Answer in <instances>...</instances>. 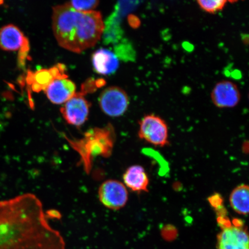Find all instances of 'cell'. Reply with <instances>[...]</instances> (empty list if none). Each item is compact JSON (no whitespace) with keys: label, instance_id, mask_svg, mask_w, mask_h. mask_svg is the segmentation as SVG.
<instances>
[{"label":"cell","instance_id":"obj_17","mask_svg":"<svg viewBox=\"0 0 249 249\" xmlns=\"http://www.w3.org/2000/svg\"><path fill=\"white\" fill-rule=\"evenodd\" d=\"M71 8L78 12H87L93 11L97 7L99 1L96 0L89 1H71L67 2Z\"/></svg>","mask_w":249,"mask_h":249},{"label":"cell","instance_id":"obj_15","mask_svg":"<svg viewBox=\"0 0 249 249\" xmlns=\"http://www.w3.org/2000/svg\"><path fill=\"white\" fill-rule=\"evenodd\" d=\"M230 204L235 213L247 215L249 209V189L247 185H241L233 190L230 195Z\"/></svg>","mask_w":249,"mask_h":249},{"label":"cell","instance_id":"obj_7","mask_svg":"<svg viewBox=\"0 0 249 249\" xmlns=\"http://www.w3.org/2000/svg\"><path fill=\"white\" fill-rule=\"evenodd\" d=\"M87 93L83 90L76 92L61 109V113L68 124L80 127L88 120L91 104L84 97Z\"/></svg>","mask_w":249,"mask_h":249},{"label":"cell","instance_id":"obj_4","mask_svg":"<svg viewBox=\"0 0 249 249\" xmlns=\"http://www.w3.org/2000/svg\"><path fill=\"white\" fill-rule=\"evenodd\" d=\"M139 138L150 144L164 147L169 143V129L164 120L154 114L143 117L139 122Z\"/></svg>","mask_w":249,"mask_h":249},{"label":"cell","instance_id":"obj_8","mask_svg":"<svg viewBox=\"0 0 249 249\" xmlns=\"http://www.w3.org/2000/svg\"><path fill=\"white\" fill-rule=\"evenodd\" d=\"M102 110L107 116L117 117L125 113L129 105L126 92L118 87H111L105 89L99 98Z\"/></svg>","mask_w":249,"mask_h":249},{"label":"cell","instance_id":"obj_10","mask_svg":"<svg viewBox=\"0 0 249 249\" xmlns=\"http://www.w3.org/2000/svg\"><path fill=\"white\" fill-rule=\"evenodd\" d=\"M65 65L59 64L50 69H43L36 72L29 71L27 77L28 84L33 91L39 92L45 90L56 79L68 77Z\"/></svg>","mask_w":249,"mask_h":249},{"label":"cell","instance_id":"obj_6","mask_svg":"<svg viewBox=\"0 0 249 249\" xmlns=\"http://www.w3.org/2000/svg\"><path fill=\"white\" fill-rule=\"evenodd\" d=\"M98 197L104 206L116 211L125 206L128 200V192L123 183L117 180L108 179L99 187Z\"/></svg>","mask_w":249,"mask_h":249},{"label":"cell","instance_id":"obj_18","mask_svg":"<svg viewBox=\"0 0 249 249\" xmlns=\"http://www.w3.org/2000/svg\"><path fill=\"white\" fill-rule=\"evenodd\" d=\"M209 201L212 207L215 210L223 207V199L219 195L212 196V197L209 198Z\"/></svg>","mask_w":249,"mask_h":249},{"label":"cell","instance_id":"obj_9","mask_svg":"<svg viewBox=\"0 0 249 249\" xmlns=\"http://www.w3.org/2000/svg\"><path fill=\"white\" fill-rule=\"evenodd\" d=\"M211 97L217 107L227 108L236 107L241 96L237 85L231 81L223 80L214 86Z\"/></svg>","mask_w":249,"mask_h":249},{"label":"cell","instance_id":"obj_2","mask_svg":"<svg viewBox=\"0 0 249 249\" xmlns=\"http://www.w3.org/2000/svg\"><path fill=\"white\" fill-rule=\"evenodd\" d=\"M52 27L59 45L80 53L101 39L104 22L100 12H78L66 3L53 8Z\"/></svg>","mask_w":249,"mask_h":249},{"label":"cell","instance_id":"obj_13","mask_svg":"<svg viewBox=\"0 0 249 249\" xmlns=\"http://www.w3.org/2000/svg\"><path fill=\"white\" fill-rule=\"evenodd\" d=\"M92 65L96 72L107 75L117 70L120 62L117 55L113 52L107 49H100L92 55Z\"/></svg>","mask_w":249,"mask_h":249},{"label":"cell","instance_id":"obj_1","mask_svg":"<svg viewBox=\"0 0 249 249\" xmlns=\"http://www.w3.org/2000/svg\"><path fill=\"white\" fill-rule=\"evenodd\" d=\"M61 233L49 225L41 201L23 194L0 201V249H65Z\"/></svg>","mask_w":249,"mask_h":249},{"label":"cell","instance_id":"obj_3","mask_svg":"<svg viewBox=\"0 0 249 249\" xmlns=\"http://www.w3.org/2000/svg\"><path fill=\"white\" fill-rule=\"evenodd\" d=\"M71 147L80 157L79 166L87 174L91 173L93 160L97 157L107 158L113 153L116 133L111 124L87 130L80 139H71L64 135Z\"/></svg>","mask_w":249,"mask_h":249},{"label":"cell","instance_id":"obj_14","mask_svg":"<svg viewBox=\"0 0 249 249\" xmlns=\"http://www.w3.org/2000/svg\"><path fill=\"white\" fill-rule=\"evenodd\" d=\"M123 180L124 186L132 191H148V177L144 168L139 165H134L127 168L124 174Z\"/></svg>","mask_w":249,"mask_h":249},{"label":"cell","instance_id":"obj_11","mask_svg":"<svg viewBox=\"0 0 249 249\" xmlns=\"http://www.w3.org/2000/svg\"><path fill=\"white\" fill-rule=\"evenodd\" d=\"M76 87L68 77L56 79L45 90L47 97L53 104H65L75 94Z\"/></svg>","mask_w":249,"mask_h":249},{"label":"cell","instance_id":"obj_5","mask_svg":"<svg viewBox=\"0 0 249 249\" xmlns=\"http://www.w3.org/2000/svg\"><path fill=\"white\" fill-rule=\"evenodd\" d=\"M217 249H249L247 229L241 220L234 219L230 225L221 228L217 236Z\"/></svg>","mask_w":249,"mask_h":249},{"label":"cell","instance_id":"obj_16","mask_svg":"<svg viewBox=\"0 0 249 249\" xmlns=\"http://www.w3.org/2000/svg\"><path fill=\"white\" fill-rule=\"evenodd\" d=\"M197 2L202 10L213 14L223 10L227 1L225 0H198Z\"/></svg>","mask_w":249,"mask_h":249},{"label":"cell","instance_id":"obj_12","mask_svg":"<svg viewBox=\"0 0 249 249\" xmlns=\"http://www.w3.org/2000/svg\"><path fill=\"white\" fill-rule=\"evenodd\" d=\"M29 42L19 28L8 24L0 29V48L8 52L17 51Z\"/></svg>","mask_w":249,"mask_h":249}]
</instances>
